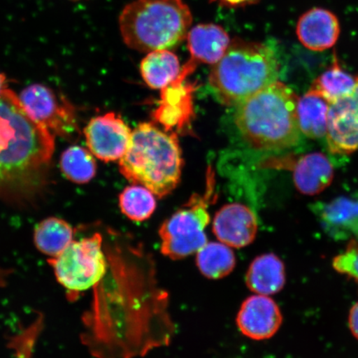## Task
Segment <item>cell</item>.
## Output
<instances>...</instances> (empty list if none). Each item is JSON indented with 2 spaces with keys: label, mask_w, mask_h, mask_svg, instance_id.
<instances>
[{
  "label": "cell",
  "mask_w": 358,
  "mask_h": 358,
  "mask_svg": "<svg viewBox=\"0 0 358 358\" xmlns=\"http://www.w3.org/2000/svg\"><path fill=\"white\" fill-rule=\"evenodd\" d=\"M298 97L285 84L275 82L236 106L235 124L241 137L259 150L288 149L301 138Z\"/></svg>",
  "instance_id": "1"
},
{
  "label": "cell",
  "mask_w": 358,
  "mask_h": 358,
  "mask_svg": "<svg viewBox=\"0 0 358 358\" xmlns=\"http://www.w3.org/2000/svg\"><path fill=\"white\" fill-rule=\"evenodd\" d=\"M55 136L40 124L10 89L0 96V178L39 169L55 152Z\"/></svg>",
  "instance_id": "2"
},
{
  "label": "cell",
  "mask_w": 358,
  "mask_h": 358,
  "mask_svg": "<svg viewBox=\"0 0 358 358\" xmlns=\"http://www.w3.org/2000/svg\"><path fill=\"white\" fill-rule=\"evenodd\" d=\"M280 69L278 57L268 45L234 38L221 59L213 65L209 86L219 102L236 106L277 82Z\"/></svg>",
  "instance_id": "3"
},
{
  "label": "cell",
  "mask_w": 358,
  "mask_h": 358,
  "mask_svg": "<svg viewBox=\"0 0 358 358\" xmlns=\"http://www.w3.org/2000/svg\"><path fill=\"white\" fill-rule=\"evenodd\" d=\"M182 159L176 134L142 123L132 131L127 152L120 159V171L128 181L164 198L180 181Z\"/></svg>",
  "instance_id": "4"
},
{
  "label": "cell",
  "mask_w": 358,
  "mask_h": 358,
  "mask_svg": "<svg viewBox=\"0 0 358 358\" xmlns=\"http://www.w3.org/2000/svg\"><path fill=\"white\" fill-rule=\"evenodd\" d=\"M192 22L190 8L183 0H134L119 17L124 43L148 53L178 46L187 38Z\"/></svg>",
  "instance_id": "5"
},
{
  "label": "cell",
  "mask_w": 358,
  "mask_h": 358,
  "mask_svg": "<svg viewBox=\"0 0 358 358\" xmlns=\"http://www.w3.org/2000/svg\"><path fill=\"white\" fill-rule=\"evenodd\" d=\"M214 186L213 172H208L205 194L192 196L189 203L161 225V252L165 257L172 259L186 258L208 243L205 230L211 220L208 207L213 199Z\"/></svg>",
  "instance_id": "6"
},
{
  "label": "cell",
  "mask_w": 358,
  "mask_h": 358,
  "mask_svg": "<svg viewBox=\"0 0 358 358\" xmlns=\"http://www.w3.org/2000/svg\"><path fill=\"white\" fill-rule=\"evenodd\" d=\"M48 262L58 283L73 293L83 292L99 284L109 267L99 234L74 240Z\"/></svg>",
  "instance_id": "7"
},
{
  "label": "cell",
  "mask_w": 358,
  "mask_h": 358,
  "mask_svg": "<svg viewBox=\"0 0 358 358\" xmlns=\"http://www.w3.org/2000/svg\"><path fill=\"white\" fill-rule=\"evenodd\" d=\"M20 99L34 120L53 134L69 136L77 128L73 106L50 88L32 85L22 92Z\"/></svg>",
  "instance_id": "8"
},
{
  "label": "cell",
  "mask_w": 358,
  "mask_h": 358,
  "mask_svg": "<svg viewBox=\"0 0 358 358\" xmlns=\"http://www.w3.org/2000/svg\"><path fill=\"white\" fill-rule=\"evenodd\" d=\"M84 134L90 152L105 162L122 159L132 136L127 124L113 112L93 118Z\"/></svg>",
  "instance_id": "9"
},
{
  "label": "cell",
  "mask_w": 358,
  "mask_h": 358,
  "mask_svg": "<svg viewBox=\"0 0 358 358\" xmlns=\"http://www.w3.org/2000/svg\"><path fill=\"white\" fill-rule=\"evenodd\" d=\"M326 137L333 154L358 150V77L350 93L329 104Z\"/></svg>",
  "instance_id": "10"
},
{
  "label": "cell",
  "mask_w": 358,
  "mask_h": 358,
  "mask_svg": "<svg viewBox=\"0 0 358 358\" xmlns=\"http://www.w3.org/2000/svg\"><path fill=\"white\" fill-rule=\"evenodd\" d=\"M283 323L280 308L266 295L255 294L245 299L237 313L236 324L241 333L254 340L273 337Z\"/></svg>",
  "instance_id": "11"
},
{
  "label": "cell",
  "mask_w": 358,
  "mask_h": 358,
  "mask_svg": "<svg viewBox=\"0 0 358 358\" xmlns=\"http://www.w3.org/2000/svg\"><path fill=\"white\" fill-rule=\"evenodd\" d=\"M213 230L220 243L232 248H243L256 239L257 217L248 206L227 204L215 215Z\"/></svg>",
  "instance_id": "12"
},
{
  "label": "cell",
  "mask_w": 358,
  "mask_h": 358,
  "mask_svg": "<svg viewBox=\"0 0 358 358\" xmlns=\"http://www.w3.org/2000/svg\"><path fill=\"white\" fill-rule=\"evenodd\" d=\"M312 208L330 237L358 241V199L340 196L329 203L313 204Z\"/></svg>",
  "instance_id": "13"
},
{
  "label": "cell",
  "mask_w": 358,
  "mask_h": 358,
  "mask_svg": "<svg viewBox=\"0 0 358 358\" xmlns=\"http://www.w3.org/2000/svg\"><path fill=\"white\" fill-rule=\"evenodd\" d=\"M296 34L304 47L313 51H324L338 41L339 21L332 12L313 8L299 17Z\"/></svg>",
  "instance_id": "14"
},
{
  "label": "cell",
  "mask_w": 358,
  "mask_h": 358,
  "mask_svg": "<svg viewBox=\"0 0 358 358\" xmlns=\"http://www.w3.org/2000/svg\"><path fill=\"white\" fill-rule=\"evenodd\" d=\"M186 38L191 55L187 64L194 67L198 64H216L231 41L227 31L214 24L194 26L190 29Z\"/></svg>",
  "instance_id": "15"
},
{
  "label": "cell",
  "mask_w": 358,
  "mask_h": 358,
  "mask_svg": "<svg viewBox=\"0 0 358 358\" xmlns=\"http://www.w3.org/2000/svg\"><path fill=\"white\" fill-rule=\"evenodd\" d=\"M285 267L281 259L273 253L262 255L250 264L245 275V284L257 294L279 293L285 285Z\"/></svg>",
  "instance_id": "16"
},
{
  "label": "cell",
  "mask_w": 358,
  "mask_h": 358,
  "mask_svg": "<svg viewBox=\"0 0 358 358\" xmlns=\"http://www.w3.org/2000/svg\"><path fill=\"white\" fill-rule=\"evenodd\" d=\"M334 178V167L321 153L303 155L294 169V182L303 194L316 195L330 185Z\"/></svg>",
  "instance_id": "17"
},
{
  "label": "cell",
  "mask_w": 358,
  "mask_h": 358,
  "mask_svg": "<svg viewBox=\"0 0 358 358\" xmlns=\"http://www.w3.org/2000/svg\"><path fill=\"white\" fill-rule=\"evenodd\" d=\"M180 62L171 50L150 52L141 64V73L145 83L153 89H164L176 80L182 73Z\"/></svg>",
  "instance_id": "18"
},
{
  "label": "cell",
  "mask_w": 358,
  "mask_h": 358,
  "mask_svg": "<svg viewBox=\"0 0 358 358\" xmlns=\"http://www.w3.org/2000/svg\"><path fill=\"white\" fill-rule=\"evenodd\" d=\"M329 103L308 91L298 100L297 118L299 131L308 138L326 136Z\"/></svg>",
  "instance_id": "19"
},
{
  "label": "cell",
  "mask_w": 358,
  "mask_h": 358,
  "mask_svg": "<svg viewBox=\"0 0 358 358\" xmlns=\"http://www.w3.org/2000/svg\"><path fill=\"white\" fill-rule=\"evenodd\" d=\"M73 241V228L61 218L45 219L35 228L36 248L51 258L60 255Z\"/></svg>",
  "instance_id": "20"
},
{
  "label": "cell",
  "mask_w": 358,
  "mask_h": 358,
  "mask_svg": "<svg viewBox=\"0 0 358 358\" xmlns=\"http://www.w3.org/2000/svg\"><path fill=\"white\" fill-rule=\"evenodd\" d=\"M196 262L205 277L219 280L234 271L236 257L230 246L222 243H208L196 252Z\"/></svg>",
  "instance_id": "21"
},
{
  "label": "cell",
  "mask_w": 358,
  "mask_h": 358,
  "mask_svg": "<svg viewBox=\"0 0 358 358\" xmlns=\"http://www.w3.org/2000/svg\"><path fill=\"white\" fill-rule=\"evenodd\" d=\"M355 84L356 78L343 71L335 58L333 65L313 83L308 91L323 97L331 104L350 93Z\"/></svg>",
  "instance_id": "22"
},
{
  "label": "cell",
  "mask_w": 358,
  "mask_h": 358,
  "mask_svg": "<svg viewBox=\"0 0 358 358\" xmlns=\"http://www.w3.org/2000/svg\"><path fill=\"white\" fill-rule=\"evenodd\" d=\"M119 201L120 210L124 216L134 222L147 220L156 208L155 194L141 185L125 187L120 195Z\"/></svg>",
  "instance_id": "23"
},
{
  "label": "cell",
  "mask_w": 358,
  "mask_h": 358,
  "mask_svg": "<svg viewBox=\"0 0 358 358\" xmlns=\"http://www.w3.org/2000/svg\"><path fill=\"white\" fill-rule=\"evenodd\" d=\"M61 169L65 176L77 183H86L95 177L96 163L91 152L78 145L64 151Z\"/></svg>",
  "instance_id": "24"
},
{
  "label": "cell",
  "mask_w": 358,
  "mask_h": 358,
  "mask_svg": "<svg viewBox=\"0 0 358 358\" xmlns=\"http://www.w3.org/2000/svg\"><path fill=\"white\" fill-rule=\"evenodd\" d=\"M333 267L340 274L346 275L358 282V241H348L345 252L334 259Z\"/></svg>",
  "instance_id": "25"
},
{
  "label": "cell",
  "mask_w": 358,
  "mask_h": 358,
  "mask_svg": "<svg viewBox=\"0 0 358 358\" xmlns=\"http://www.w3.org/2000/svg\"><path fill=\"white\" fill-rule=\"evenodd\" d=\"M348 325L352 335L358 340V302L352 307L349 313Z\"/></svg>",
  "instance_id": "26"
},
{
  "label": "cell",
  "mask_w": 358,
  "mask_h": 358,
  "mask_svg": "<svg viewBox=\"0 0 358 358\" xmlns=\"http://www.w3.org/2000/svg\"><path fill=\"white\" fill-rule=\"evenodd\" d=\"M211 1L223 7L238 8L249 6V4H252L258 0H211Z\"/></svg>",
  "instance_id": "27"
},
{
  "label": "cell",
  "mask_w": 358,
  "mask_h": 358,
  "mask_svg": "<svg viewBox=\"0 0 358 358\" xmlns=\"http://www.w3.org/2000/svg\"><path fill=\"white\" fill-rule=\"evenodd\" d=\"M6 75L0 73V96H1L3 90L6 87Z\"/></svg>",
  "instance_id": "28"
},
{
  "label": "cell",
  "mask_w": 358,
  "mask_h": 358,
  "mask_svg": "<svg viewBox=\"0 0 358 358\" xmlns=\"http://www.w3.org/2000/svg\"><path fill=\"white\" fill-rule=\"evenodd\" d=\"M70 1L78 2V1H82V0H70Z\"/></svg>",
  "instance_id": "29"
}]
</instances>
